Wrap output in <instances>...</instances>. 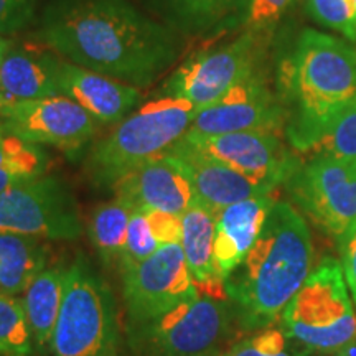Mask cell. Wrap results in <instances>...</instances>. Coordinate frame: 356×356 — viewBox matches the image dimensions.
<instances>
[{
  "instance_id": "obj_1",
  "label": "cell",
  "mask_w": 356,
  "mask_h": 356,
  "mask_svg": "<svg viewBox=\"0 0 356 356\" xmlns=\"http://www.w3.org/2000/svg\"><path fill=\"white\" fill-rule=\"evenodd\" d=\"M37 40L66 61L134 88L150 86L178 56L170 30L127 0H55Z\"/></svg>"
},
{
  "instance_id": "obj_2",
  "label": "cell",
  "mask_w": 356,
  "mask_h": 356,
  "mask_svg": "<svg viewBox=\"0 0 356 356\" xmlns=\"http://www.w3.org/2000/svg\"><path fill=\"white\" fill-rule=\"evenodd\" d=\"M314 267V244L292 204L275 202L254 246L225 280L236 323L244 332L269 328L282 317Z\"/></svg>"
},
{
  "instance_id": "obj_3",
  "label": "cell",
  "mask_w": 356,
  "mask_h": 356,
  "mask_svg": "<svg viewBox=\"0 0 356 356\" xmlns=\"http://www.w3.org/2000/svg\"><path fill=\"white\" fill-rule=\"evenodd\" d=\"M277 88L289 145L310 154L323 124L356 97V51L332 35L304 30L280 61Z\"/></svg>"
},
{
  "instance_id": "obj_4",
  "label": "cell",
  "mask_w": 356,
  "mask_h": 356,
  "mask_svg": "<svg viewBox=\"0 0 356 356\" xmlns=\"http://www.w3.org/2000/svg\"><path fill=\"white\" fill-rule=\"evenodd\" d=\"M197 113V106L181 97L147 102L92 147L86 165L91 180L114 186L134 168L167 154L188 132Z\"/></svg>"
},
{
  "instance_id": "obj_5",
  "label": "cell",
  "mask_w": 356,
  "mask_h": 356,
  "mask_svg": "<svg viewBox=\"0 0 356 356\" xmlns=\"http://www.w3.org/2000/svg\"><path fill=\"white\" fill-rule=\"evenodd\" d=\"M51 351L53 356L121 355V328L113 291L83 256L66 269Z\"/></svg>"
},
{
  "instance_id": "obj_6",
  "label": "cell",
  "mask_w": 356,
  "mask_h": 356,
  "mask_svg": "<svg viewBox=\"0 0 356 356\" xmlns=\"http://www.w3.org/2000/svg\"><path fill=\"white\" fill-rule=\"evenodd\" d=\"M280 330L317 353H337L356 341V314L335 257L318 262L280 317Z\"/></svg>"
},
{
  "instance_id": "obj_7",
  "label": "cell",
  "mask_w": 356,
  "mask_h": 356,
  "mask_svg": "<svg viewBox=\"0 0 356 356\" xmlns=\"http://www.w3.org/2000/svg\"><path fill=\"white\" fill-rule=\"evenodd\" d=\"M236 322L228 300L195 293L142 327L127 328L139 356H220Z\"/></svg>"
},
{
  "instance_id": "obj_8",
  "label": "cell",
  "mask_w": 356,
  "mask_h": 356,
  "mask_svg": "<svg viewBox=\"0 0 356 356\" xmlns=\"http://www.w3.org/2000/svg\"><path fill=\"white\" fill-rule=\"evenodd\" d=\"M81 233L76 200L56 177L32 178L0 191V234L76 239Z\"/></svg>"
},
{
  "instance_id": "obj_9",
  "label": "cell",
  "mask_w": 356,
  "mask_h": 356,
  "mask_svg": "<svg viewBox=\"0 0 356 356\" xmlns=\"http://www.w3.org/2000/svg\"><path fill=\"white\" fill-rule=\"evenodd\" d=\"M262 33L248 30L234 42L204 50L184 61L160 88V96L181 97L200 109L221 99L231 88L257 74Z\"/></svg>"
},
{
  "instance_id": "obj_10",
  "label": "cell",
  "mask_w": 356,
  "mask_h": 356,
  "mask_svg": "<svg viewBox=\"0 0 356 356\" xmlns=\"http://www.w3.org/2000/svg\"><path fill=\"white\" fill-rule=\"evenodd\" d=\"M286 185L292 202L327 234L340 239L356 225V160L314 155Z\"/></svg>"
},
{
  "instance_id": "obj_11",
  "label": "cell",
  "mask_w": 356,
  "mask_h": 356,
  "mask_svg": "<svg viewBox=\"0 0 356 356\" xmlns=\"http://www.w3.org/2000/svg\"><path fill=\"white\" fill-rule=\"evenodd\" d=\"M127 328L154 322L200 291L181 244H162L149 259L121 270Z\"/></svg>"
},
{
  "instance_id": "obj_12",
  "label": "cell",
  "mask_w": 356,
  "mask_h": 356,
  "mask_svg": "<svg viewBox=\"0 0 356 356\" xmlns=\"http://www.w3.org/2000/svg\"><path fill=\"white\" fill-rule=\"evenodd\" d=\"M181 140L207 157L225 163L256 184L275 190L286 185L292 173L300 165L277 132L249 131L198 136L186 132Z\"/></svg>"
},
{
  "instance_id": "obj_13",
  "label": "cell",
  "mask_w": 356,
  "mask_h": 356,
  "mask_svg": "<svg viewBox=\"0 0 356 356\" xmlns=\"http://www.w3.org/2000/svg\"><path fill=\"white\" fill-rule=\"evenodd\" d=\"M0 124L30 144L74 152L95 137L97 122L81 106L60 95L8 102L0 111Z\"/></svg>"
},
{
  "instance_id": "obj_14",
  "label": "cell",
  "mask_w": 356,
  "mask_h": 356,
  "mask_svg": "<svg viewBox=\"0 0 356 356\" xmlns=\"http://www.w3.org/2000/svg\"><path fill=\"white\" fill-rule=\"evenodd\" d=\"M284 124V108L257 73L231 88L221 99L200 109L188 132L198 136L249 131L279 134Z\"/></svg>"
},
{
  "instance_id": "obj_15",
  "label": "cell",
  "mask_w": 356,
  "mask_h": 356,
  "mask_svg": "<svg viewBox=\"0 0 356 356\" xmlns=\"http://www.w3.org/2000/svg\"><path fill=\"white\" fill-rule=\"evenodd\" d=\"M115 198L137 211H165L181 216L195 191L185 163L170 154L149 160L114 184Z\"/></svg>"
},
{
  "instance_id": "obj_16",
  "label": "cell",
  "mask_w": 356,
  "mask_h": 356,
  "mask_svg": "<svg viewBox=\"0 0 356 356\" xmlns=\"http://www.w3.org/2000/svg\"><path fill=\"white\" fill-rule=\"evenodd\" d=\"M60 95L74 101L99 124H119L140 99L139 88L102 76L53 53Z\"/></svg>"
},
{
  "instance_id": "obj_17",
  "label": "cell",
  "mask_w": 356,
  "mask_h": 356,
  "mask_svg": "<svg viewBox=\"0 0 356 356\" xmlns=\"http://www.w3.org/2000/svg\"><path fill=\"white\" fill-rule=\"evenodd\" d=\"M167 154L185 163L193 185L195 198L210 208L215 215L231 204L249 198L264 197L274 191L269 186L256 184L251 178L236 172L234 168L207 157L181 139Z\"/></svg>"
},
{
  "instance_id": "obj_18",
  "label": "cell",
  "mask_w": 356,
  "mask_h": 356,
  "mask_svg": "<svg viewBox=\"0 0 356 356\" xmlns=\"http://www.w3.org/2000/svg\"><path fill=\"white\" fill-rule=\"evenodd\" d=\"M275 200L270 195L244 200L216 213L215 225V266L221 279L241 264L249 249L259 238L266 218Z\"/></svg>"
},
{
  "instance_id": "obj_19",
  "label": "cell",
  "mask_w": 356,
  "mask_h": 356,
  "mask_svg": "<svg viewBox=\"0 0 356 356\" xmlns=\"http://www.w3.org/2000/svg\"><path fill=\"white\" fill-rule=\"evenodd\" d=\"M181 248L191 280L200 292L228 300L225 280L215 266L216 215L197 198L181 213Z\"/></svg>"
},
{
  "instance_id": "obj_20",
  "label": "cell",
  "mask_w": 356,
  "mask_h": 356,
  "mask_svg": "<svg viewBox=\"0 0 356 356\" xmlns=\"http://www.w3.org/2000/svg\"><path fill=\"white\" fill-rule=\"evenodd\" d=\"M0 91L10 102L60 96L53 51H40L10 40L0 63Z\"/></svg>"
},
{
  "instance_id": "obj_21",
  "label": "cell",
  "mask_w": 356,
  "mask_h": 356,
  "mask_svg": "<svg viewBox=\"0 0 356 356\" xmlns=\"http://www.w3.org/2000/svg\"><path fill=\"white\" fill-rule=\"evenodd\" d=\"M63 267H47L26 287L22 297L26 323L35 350L51 348L53 333L60 315L65 287Z\"/></svg>"
},
{
  "instance_id": "obj_22",
  "label": "cell",
  "mask_w": 356,
  "mask_h": 356,
  "mask_svg": "<svg viewBox=\"0 0 356 356\" xmlns=\"http://www.w3.org/2000/svg\"><path fill=\"white\" fill-rule=\"evenodd\" d=\"M50 248L32 236L0 234V292L24 293L30 282L48 267Z\"/></svg>"
},
{
  "instance_id": "obj_23",
  "label": "cell",
  "mask_w": 356,
  "mask_h": 356,
  "mask_svg": "<svg viewBox=\"0 0 356 356\" xmlns=\"http://www.w3.org/2000/svg\"><path fill=\"white\" fill-rule=\"evenodd\" d=\"M48 163L50 159L42 145L22 140L0 124V191L47 175Z\"/></svg>"
},
{
  "instance_id": "obj_24",
  "label": "cell",
  "mask_w": 356,
  "mask_h": 356,
  "mask_svg": "<svg viewBox=\"0 0 356 356\" xmlns=\"http://www.w3.org/2000/svg\"><path fill=\"white\" fill-rule=\"evenodd\" d=\"M132 213V207L119 198L101 204L92 213L88 226L89 239L106 264H119Z\"/></svg>"
},
{
  "instance_id": "obj_25",
  "label": "cell",
  "mask_w": 356,
  "mask_h": 356,
  "mask_svg": "<svg viewBox=\"0 0 356 356\" xmlns=\"http://www.w3.org/2000/svg\"><path fill=\"white\" fill-rule=\"evenodd\" d=\"M310 154L356 160V97L341 106L323 124Z\"/></svg>"
},
{
  "instance_id": "obj_26",
  "label": "cell",
  "mask_w": 356,
  "mask_h": 356,
  "mask_svg": "<svg viewBox=\"0 0 356 356\" xmlns=\"http://www.w3.org/2000/svg\"><path fill=\"white\" fill-rule=\"evenodd\" d=\"M33 353L35 346L22 299L0 292V356H33Z\"/></svg>"
},
{
  "instance_id": "obj_27",
  "label": "cell",
  "mask_w": 356,
  "mask_h": 356,
  "mask_svg": "<svg viewBox=\"0 0 356 356\" xmlns=\"http://www.w3.org/2000/svg\"><path fill=\"white\" fill-rule=\"evenodd\" d=\"M163 2L172 19L181 29L198 32L218 24L234 8L241 7L244 0H163Z\"/></svg>"
},
{
  "instance_id": "obj_28",
  "label": "cell",
  "mask_w": 356,
  "mask_h": 356,
  "mask_svg": "<svg viewBox=\"0 0 356 356\" xmlns=\"http://www.w3.org/2000/svg\"><path fill=\"white\" fill-rule=\"evenodd\" d=\"M310 351L289 338L282 330L264 328L229 346L220 356H305Z\"/></svg>"
},
{
  "instance_id": "obj_29",
  "label": "cell",
  "mask_w": 356,
  "mask_h": 356,
  "mask_svg": "<svg viewBox=\"0 0 356 356\" xmlns=\"http://www.w3.org/2000/svg\"><path fill=\"white\" fill-rule=\"evenodd\" d=\"M160 246L162 244L155 239L150 231L145 213L134 210L131 221H129L126 244H124L121 259H119V269H129V267L149 259Z\"/></svg>"
},
{
  "instance_id": "obj_30",
  "label": "cell",
  "mask_w": 356,
  "mask_h": 356,
  "mask_svg": "<svg viewBox=\"0 0 356 356\" xmlns=\"http://www.w3.org/2000/svg\"><path fill=\"white\" fill-rule=\"evenodd\" d=\"M309 12L320 25L356 42L355 0H309Z\"/></svg>"
},
{
  "instance_id": "obj_31",
  "label": "cell",
  "mask_w": 356,
  "mask_h": 356,
  "mask_svg": "<svg viewBox=\"0 0 356 356\" xmlns=\"http://www.w3.org/2000/svg\"><path fill=\"white\" fill-rule=\"evenodd\" d=\"M296 0H249L246 10L248 30L264 33L282 19Z\"/></svg>"
},
{
  "instance_id": "obj_32",
  "label": "cell",
  "mask_w": 356,
  "mask_h": 356,
  "mask_svg": "<svg viewBox=\"0 0 356 356\" xmlns=\"http://www.w3.org/2000/svg\"><path fill=\"white\" fill-rule=\"evenodd\" d=\"M38 0H0V35H15L35 19Z\"/></svg>"
},
{
  "instance_id": "obj_33",
  "label": "cell",
  "mask_w": 356,
  "mask_h": 356,
  "mask_svg": "<svg viewBox=\"0 0 356 356\" xmlns=\"http://www.w3.org/2000/svg\"><path fill=\"white\" fill-rule=\"evenodd\" d=\"M150 231L160 244H180L181 220L178 215L165 211H145Z\"/></svg>"
},
{
  "instance_id": "obj_34",
  "label": "cell",
  "mask_w": 356,
  "mask_h": 356,
  "mask_svg": "<svg viewBox=\"0 0 356 356\" xmlns=\"http://www.w3.org/2000/svg\"><path fill=\"white\" fill-rule=\"evenodd\" d=\"M341 252V269L346 284H348L351 296H353L356 304V225L350 231L338 239Z\"/></svg>"
},
{
  "instance_id": "obj_35",
  "label": "cell",
  "mask_w": 356,
  "mask_h": 356,
  "mask_svg": "<svg viewBox=\"0 0 356 356\" xmlns=\"http://www.w3.org/2000/svg\"><path fill=\"white\" fill-rule=\"evenodd\" d=\"M8 42H10V40L3 38V35H0V63H2V58H3V55H6Z\"/></svg>"
},
{
  "instance_id": "obj_36",
  "label": "cell",
  "mask_w": 356,
  "mask_h": 356,
  "mask_svg": "<svg viewBox=\"0 0 356 356\" xmlns=\"http://www.w3.org/2000/svg\"><path fill=\"white\" fill-rule=\"evenodd\" d=\"M8 102H10V101H8V99H7V97H6V96H3V92H2V91H0V111H2L3 108H6V106L8 104Z\"/></svg>"
},
{
  "instance_id": "obj_37",
  "label": "cell",
  "mask_w": 356,
  "mask_h": 356,
  "mask_svg": "<svg viewBox=\"0 0 356 356\" xmlns=\"http://www.w3.org/2000/svg\"><path fill=\"white\" fill-rule=\"evenodd\" d=\"M337 356H351V353H350L348 350H346V351H341V353L337 355Z\"/></svg>"
}]
</instances>
